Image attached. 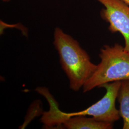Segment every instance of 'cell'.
I'll list each match as a JSON object with an SVG mask.
<instances>
[{
    "instance_id": "6da1fadb",
    "label": "cell",
    "mask_w": 129,
    "mask_h": 129,
    "mask_svg": "<svg viewBox=\"0 0 129 129\" xmlns=\"http://www.w3.org/2000/svg\"><path fill=\"white\" fill-rule=\"evenodd\" d=\"M53 44L58 52L60 64L69 81V87L78 91L97 69L87 52L79 43L61 28H55Z\"/></svg>"
},
{
    "instance_id": "7a4b0ae2",
    "label": "cell",
    "mask_w": 129,
    "mask_h": 129,
    "mask_svg": "<svg viewBox=\"0 0 129 129\" xmlns=\"http://www.w3.org/2000/svg\"><path fill=\"white\" fill-rule=\"evenodd\" d=\"M121 84V81H118L103 84L100 88L106 89L104 96L91 106L78 112H63L59 109L56 102H52L50 104L49 110L44 114L46 124L50 128L62 126L64 120L76 116H90L98 120L114 123L120 118L115 102Z\"/></svg>"
},
{
    "instance_id": "3957f363",
    "label": "cell",
    "mask_w": 129,
    "mask_h": 129,
    "mask_svg": "<svg viewBox=\"0 0 129 129\" xmlns=\"http://www.w3.org/2000/svg\"><path fill=\"white\" fill-rule=\"evenodd\" d=\"M101 62L83 87L84 93L106 83L129 80V53L119 44L105 45L100 50Z\"/></svg>"
},
{
    "instance_id": "277c9868",
    "label": "cell",
    "mask_w": 129,
    "mask_h": 129,
    "mask_svg": "<svg viewBox=\"0 0 129 129\" xmlns=\"http://www.w3.org/2000/svg\"><path fill=\"white\" fill-rule=\"evenodd\" d=\"M104 6L102 18L109 23L112 33L119 32L125 40V49L129 53V6L121 0H96Z\"/></svg>"
},
{
    "instance_id": "5b68a950",
    "label": "cell",
    "mask_w": 129,
    "mask_h": 129,
    "mask_svg": "<svg viewBox=\"0 0 129 129\" xmlns=\"http://www.w3.org/2000/svg\"><path fill=\"white\" fill-rule=\"evenodd\" d=\"M62 126L68 129H111L113 123L101 121L85 116H76L64 120Z\"/></svg>"
},
{
    "instance_id": "8992f818",
    "label": "cell",
    "mask_w": 129,
    "mask_h": 129,
    "mask_svg": "<svg viewBox=\"0 0 129 129\" xmlns=\"http://www.w3.org/2000/svg\"><path fill=\"white\" fill-rule=\"evenodd\" d=\"M117 99L120 103V116L123 121L122 128L129 129V80L121 81Z\"/></svg>"
},
{
    "instance_id": "52a82bcc",
    "label": "cell",
    "mask_w": 129,
    "mask_h": 129,
    "mask_svg": "<svg viewBox=\"0 0 129 129\" xmlns=\"http://www.w3.org/2000/svg\"><path fill=\"white\" fill-rule=\"evenodd\" d=\"M123 2H124L125 4H126L127 5L129 6V0H121Z\"/></svg>"
},
{
    "instance_id": "ba28073f",
    "label": "cell",
    "mask_w": 129,
    "mask_h": 129,
    "mask_svg": "<svg viewBox=\"0 0 129 129\" xmlns=\"http://www.w3.org/2000/svg\"><path fill=\"white\" fill-rule=\"evenodd\" d=\"M2 1H4V2H9V1H10V0H2Z\"/></svg>"
}]
</instances>
